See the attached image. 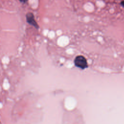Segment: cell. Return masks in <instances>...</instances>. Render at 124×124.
Returning <instances> with one entry per match:
<instances>
[{
	"instance_id": "6da1fadb",
	"label": "cell",
	"mask_w": 124,
	"mask_h": 124,
	"mask_svg": "<svg viewBox=\"0 0 124 124\" xmlns=\"http://www.w3.org/2000/svg\"><path fill=\"white\" fill-rule=\"evenodd\" d=\"M75 66L80 69H85L88 67L86 59L82 55L77 56L74 61Z\"/></svg>"
},
{
	"instance_id": "7a4b0ae2",
	"label": "cell",
	"mask_w": 124,
	"mask_h": 124,
	"mask_svg": "<svg viewBox=\"0 0 124 124\" xmlns=\"http://www.w3.org/2000/svg\"><path fill=\"white\" fill-rule=\"evenodd\" d=\"M27 20H28V21L30 24H31L33 25L34 26H35V22L34 20L33 15H32L31 14H30V15H28L27 16Z\"/></svg>"
}]
</instances>
